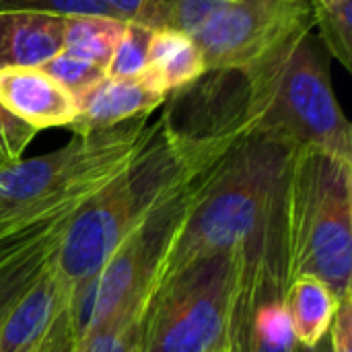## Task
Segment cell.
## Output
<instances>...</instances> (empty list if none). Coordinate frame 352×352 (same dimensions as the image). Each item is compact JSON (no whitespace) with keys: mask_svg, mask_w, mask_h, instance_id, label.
I'll list each match as a JSON object with an SVG mask.
<instances>
[{"mask_svg":"<svg viewBox=\"0 0 352 352\" xmlns=\"http://www.w3.org/2000/svg\"><path fill=\"white\" fill-rule=\"evenodd\" d=\"M297 148L256 128L241 136L204 175L202 190L165 258L161 276L188 262L239 252L264 225Z\"/></svg>","mask_w":352,"mask_h":352,"instance_id":"1","label":"cell"},{"mask_svg":"<svg viewBox=\"0 0 352 352\" xmlns=\"http://www.w3.org/2000/svg\"><path fill=\"white\" fill-rule=\"evenodd\" d=\"M314 27L272 47L243 72L254 128L293 148H320L352 161V128L330 76V54Z\"/></svg>","mask_w":352,"mask_h":352,"instance_id":"2","label":"cell"},{"mask_svg":"<svg viewBox=\"0 0 352 352\" xmlns=\"http://www.w3.org/2000/svg\"><path fill=\"white\" fill-rule=\"evenodd\" d=\"M148 134V116L113 128L74 134L58 151L0 169V227L78 210L134 159Z\"/></svg>","mask_w":352,"mask_h":352,"instance_id":"3","label":"cell"},{"mask_svg":"<svg viewBox=\"0 0 352 352\" xmlns=\"http://www.w3.org/2000/svg\"><path fill=\"white\" fill-rule=\"evenodd\" d=\"M352 161L320 148L293 155L285 188L291 278L324 280L336 299L352 295Z\"/></svg>","mask_w":352,"mask_h":352,"instance_id":"4","label":"cell"},{"mask_svg":"<svg viewBox=\"0 0 352 352\" xmlns=\"http://www.w3.org/2000/svg\"><path fill=\"white\" fill-rule=\"evenodd\" d=\"M206 171L161 198L116 248L103 268L72 295L70 311L76 342L105 326L144 314L173 239L202 190Z\"/></svg>","mask_w":352,"mask_h":352,"instance_id":"5","label":"cell"},{"mask_svg":"<svg viewBox=\"0 0 352 352\" xmlns=\"http://www.w3.org/2000/svg\"><path fill=\"white\" fill-rule=\"evenodd\" d=\"M239 252L196 258L163 276L144 309V352H227Z\"/></svg>","mask_w":352,"mask_h":352,"instance_id":"6","label":"cell"},{"mask_svg":"<svg viewBox=\"0 0 352 352\" xmlns=\"http://www.w3.org/2000/svg\"><path fill=\"white\" fill-rule=\"evenodd\" d=\"M285 188L287 179L262 229L239 250L227 352H295L297 349L285 305L291 283Z\"/></svg>","mask_w":352,"mask_h":352,"instance_id":"7","label":"cell"},{"mask_svg":"<svg viewBox=\"0 0 352 352\" xmlns=\"http://www.w3.org/2000/svg\"><path fill=\"white\" fill-rule=\"evenodd\" d=\"M314 27L311 0H223L192 35L206 70H245L301 29Z\"/></svg>","mask_w":352,"mask_h":352,"instance_id":"8","label":"cell"},{"mask_svg":"<svg viewBox=\"0 0 352 352\" xmlns=\"http://www.w3.org/2000/svg\"><path fill=\"white\" fill-rule=\"evenodd\" d=\"M0 103L31 128H68L76 113V99L39 66L0 68Z\"/></svg>","mask_w":352,"mask_h":352,"instance_id":"9","label":"cell"},{"mask_svg":"<svg viewBox=\"0 0 352 352\" xmlns=\"http://www.w3.org/2000/svg\"><path fill=\"white\" fill-rule=\"evenodd\" d=\"M165 99L167 95L157 89L144 72L132 78L105 76L76 97L78 113L68 130L74 134H89L113 128L128 120L151 116Z\"/></svg>","mask_w":352,"mask_h":352,"instance_id":"10","label":"cell"},{"mask_svg":"<svg viewBox=\"0 0 352 352\" xmlns=\"http://www.w3.org/2000/svg\"><path fill=\"white\" fill-rule=\"evenodd\" d=\"M72 291L47 262L33 287L21 297L0 326V352H37L58 316L70 305Z\"/></svg>","mask_w":352,"mask_h":352,"instance_id":"11","label":"cell"},{"mask_svg":"<svg viewBox=\"0 0 352 352\" xmlns=\"http://www.w3.org/2000/svg\"><path fill=\"white\" fill-rule=\"evenodd\" d=\"M64 21L58 14L0 12V68L43 66L64 47Z\"/></svg>","mask_w":352,"mask_h":352,"instance_id":"12","label":"cell"},{"mask_svg":"<svg viewBox=\"0 0 352 352\" xmlns=\"http://www.w3.org/2000/svg\"><path fill=\"white\" fill-rule=\"evenodd\" d=\"M206 72L198 43L184 31L157 29L151 37L144 74L165 95L192 85Z\"/></svg>","mask_w":352,"mask_h":352,"instance_id":"13","label":"cell"},{"mask_svg":"<svg viewBox=\"0 0 352 352\" xmlns=\"http://www.w3.org/2000/svg\"><path fill=\"white\" fill-rule=\"evenodd\" d=\"M338 303L324 280L307 274L291 278L285 305L297 344L316 346L328 334Z\"/></svg>","mask_w":352,"mask_h":352,"instance_id":"14","label":"cell"},{"mask_svg":"<svg viewBox=\"0 0 352 352\" xmlns=\"http://www.w3.org/2000/svg\"><path fill=\"white\" fill-rule=\"evenodd\" d=\"M64 231H58L27 250H21L0 264V326L54 258Z\"/></svg>","mask_w":352,"mask_h":352,"instance_id":"15","label":"cell"},{"mask_svg":"<svg viewBox=\"0 0 352 352\" xmlns=\"http://www.w3.org/2000/svg\"><path fill=\"white\" fill-rule=\"evenodd\" d=\"M124 25L126 23L120 19L101 16V14L66 16L62 50L82 60H89L105 70L124 33Z\"/></svg>","mask_w":352,"mask_h":352,"instance_id":"16","label":"cell"},{"mask_svg":"<svg viewBox=\"0 0 352 352\" xmlns=\"http://www.w3.org/2000/svg\"><path fill=\"white\" fill-rule=\"evenodd\" d=\"M314 6V27L320 29V41L349 72L352 70V0L320 2Z\"/></svg>","mask_w":352,"mask_h":352,"instance_id":"17","label":"cell"},{"mask_svg":"<svg viewBox=\"0 0 352 352\" xmlns=\"http://www.w3.org/2000/svg\"><path fill=\"white\" fill-rule=\"evenodd\" d=\"M155 29L138 23H126L124 33L113 50V56L105 68V76L111 78H132L140 76L146 68L148 45Z\"/></svg>","mask_w":352,"mask_h":352,"instance_id":"18","label":"cell"},{"mask_svg":"<svg viewBox=\"0 0 352 352\" xmlns=\"http://www.w3.org/2000/svg\"><path fill=\"white\" fill-rule=\"evenodd\" d=\"M39 68L43 72H47L56 82H60L66 91H70L74 95V99L105 78V70L101 66H97L89 60H82L66 50L58 52L54 58H50Z\"/></svg>","mask_w":352,"mask_h":352,"instance_id":"19","label":"cell"},{"mask_svg":"<svg viewBox=\"0 0 352 352\" xmlns=\"http://www.w3.org/2000/svg\"><path fill=\"white\" fill-rule=\"evenodd\" d=\"M76 352H144V314L105 326L76 342Z\"/></svg>","mask_w":352,"mask_h":352,"instance_id":"20","label":"cell"},{"mask_svg":"<svg viewBox=\"0 0 352 352\" xmlns=\"http://www.w3.org/2000/svg\"><path fill=\"white\" fill-rule=\"evenodd\" d=\"M4 10L58 14V16L101 14V16L118 19L103 0H0V12Z\"/></svg>","mask_w":352,"mask_h":352,"instance_id":"21","label":"cell"},{"mask_svg":"<svg viewBox=\"0 0 352 352\" xmlns=\"http://www.w3.org/2000/svg\"><path fill=\"white\" fill-rule=\"evenodd\" d=\"M37 130L12 116L0 103V169L23 159V153L35 138Z\"/></svg>","mask_w":352,"mask_h":352,"instance_id":"22","label":"cell"},{"mask_svg":"<svg viewBox=\"0 0 352 352\" xmlns=\"http://www.w3.org/2000/svg\"><path fill=\"white\" fill-rule=\"evenodd\" d=\"M124 23H138L148 29H165L169 0H103Z\"/></svg>","mask_w":352,"mask_h":352,"instance_id":"23","label":"cell"},{"mask_svg":"<svg viewBox=\"0 0 352 352\" xmlns=\"http://www.w3.org/2000/svg\"><path fill=\"white\" fill-rule=\"evenodd\" d=\"M223 0H169L165 29H177L190 37L212 16Z\"/></svg>","mask_w":352,"mask_h":352,"instance_id":"24","label":"cell"},{"mask_svg":"<svg viewBox=\"0 0 352 352\" xmlns=\"http://www.w3.org/2000/svg\"><path fill=\"white\" fill-rule=\"evenodd\" d=\"M332 352H352V295L340 299L328 330Z\"/></svg>","mask_w":352,"mask_h":352,"instance_id":"25","label":"cell"},{"mask_svg":"<svg viewBox=\"0 0 352 352\" xmlns=\"http://www.w3.org/2000/svg\"><path fill=\"white\" fill-rule=\"evenodd\" d=\"M37 352H76V336L72 328V311L70 305L58 316L56 324L52 326L47 338Z\"/></svg>","mask_w":352,"mask_h":352,"instance_id":"26","label":"cell"},{"mask_svg":"<svg viewBox=\"0 0 352 352\" xmlns=\"http://www.w3.org/2000/svg\"><path fill=\"white\" fill-rule=\"evenodd\" d=\"M295 352H332V349H330V340H328V334L316 344V346H301V344H297V349H295Z\"/></svg>","mask_w":352,"mask_h":352,"instance_id":"27","label":"cell"},{"mask_svg":"<svg viewBox=\"0 0 352 352\" xmlns=\"http://www.w3.org/2000/svg\"><path fill=\"white\" fill-rule=\"evenodd\" d=\"M320 2H334V0H311V4H320Z\"/></svg>","mask_w":352,"mask_h":352,"instance_id":"28","label":"cell"}]
</instances>
